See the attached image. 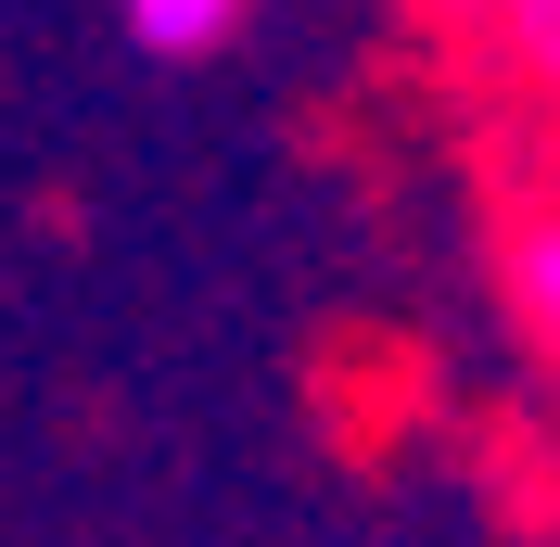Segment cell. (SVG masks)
<instances>
[{"label":"cell","mask_w":560,"mask_h":547,"mask_svg":"<svg viewBox=\"0 0 560 547\" xmlns=\"http://www.w3.org/2000/svg\"><path fill=\"white\" fill-rule=\"evenodd\" d=\"M115 26H128L140 65H217L255 26V0H115Z\"/></svg>","instance_id":"obj_1"},{"label":"cell","mask_w":560,"mask_h":547,"mask_svg":"<svg viewBox=\"0 0 560 547\" xmlns=\"http://www.w3.org/2000/svg\"><path fill=\"white\" fill-rule=\"evenodd\" d=\"M471 38H485V65L535 103H560V0H471Z\"/></svg>","instance_id":"obj_2"},{"label":"cell","mask_w":560,"mask_h":547,"mask_svg":"<svg viewBox=\"0 0 560 547\" xmlns=\"http://www.w3.org/2000/svg\"><path fill=\"white\" fill-rule=\"evenodd\" d=\"M510 306H523L535 357L560 370V205H535L523 230H510Z\"/></svg>","instance_id":"obj_3"}]
</instances>
